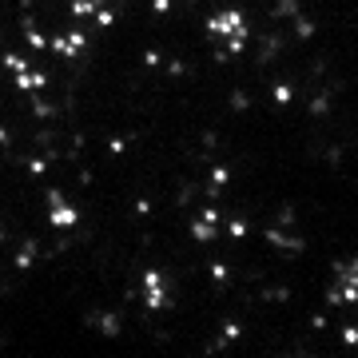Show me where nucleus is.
<instances>
[{
    "instance_id": "4",
    "label": "nucleus",
    "mask_w": 358,
    "mask_h": 358,
    "mask_svg": "<svg viewBox=\"0 0 358 358\" xmlns=\"http://www.w3.org/2000/svg\"><path fill=\"white\" fill-rule=\"evenodd\" d=\"M219 227H223V215H219L215 207H207V211H199L192 223V239L195 243H215Z\"/></svg>"
},
{
    "instance_id": "2",
    "label": "nucleus",
    "mask_w": 358,
    "mask_h": 358,
    "mask_svg": "<svg viewBox=\"0 0 358 358\" xmlns=\"http://www.w3.org/2000/svg\"><path fill=\"white\" fill-rule=\"evenodd\" d=\"M48 223L52 227H76L80 223V215H76V207L64 199V192H48Z\"/></svg>"
},
{
    "instance_id": "5",
    "label": "nucleus",
    "mask_w": 358,
    "mask_h": 358,
    "mask_svg": "<svg viewBox=\"0 0 358 358\" xmlns=\"http://www.w3.org/2000/svg\"><path fill=\"white\" fill-rule=\"evenodd\" d=\"M275 13H279V16H294V13H299V0H275Z\"/></svg>"
},
{
    "instance_id": "8",
    "label": "nucleus",
    "mask_w": 358,
    "mask_h": 358,
    "mask_svg": "<svg viewBox=\"0 0 358 358\" xmlns=\"http://www.w3.org/2000/svg\"><path fill=\"white\" fill-rule=\"evenodd\" d=\"M343 343H350V346H355V350H358V327H350V331L343 334Z\"/></svg>"
},
{
    "instance_id": "1",
    "label": "nucleus",
    "mask_w": 358,
    "mask_h": 358,
    "mask_svg": "<svg viewBox=\"0 0 358 358\" xmlns=\"http://www.w3.org/2000/svg\"><path fill=\"white\" fill-rule=\"evenodd\" d=\"M207 36L215 40V56H239L247 48V40H251V28H247L243 13H215L207 20Z\"/></svg>"
},
{
    "instance_id": "6",
    "label": "nucleus",
    "mask_w": 358,
    "mask_h": 358,
    "mask_svg": "<svg viewBox=\"0 0 358 358\" xmlns=\"http://www.w3.org/2000/svg\"><path fill=\"white\" fill-rule=\"evenodd\" d=\"M271 96H275V100H279V103H291L294 88H291V84H275V92H271Z\"/></svg>"
},
{
    "instance_id": "7",
    "label": "nucleus",
    "mask_w": 358,
    "mask_h": 358,
    "mask_svg": "<svg viewBox=\"0 0 358 358\" xmlns=\"http://www.w3.org/2000/svg\"><path fill=\"white\" fill-rule=\"evenodd\" d=\"M227 231L235 235V239H243V235H247V223H243V219H231V223H227Z\"/></svg>"
},
{
    "instance_id": "3",
    "label": "nucleus",
    "mask_w": 358,
    "mask_h": 358,
    "mask_svg": "<svg viewBox=\"0 0 358 358\" xmlns=\"http://www.w3.org/2000/svg\"><path fill=\"white\" fill-rule=\"evenodd\" d=\"M143 307L148 310H164L167 307V279L159 275V271H148L143 275Z\"/></svg>"
}]
</instances>
